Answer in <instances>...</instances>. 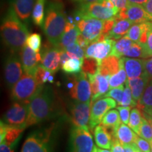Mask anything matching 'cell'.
I'll return each instance as SVG.
<instances>
[{
    "label": "cell",
    "instance_id": "33",
    "mask_svg": "<svg viewBox=\"0 0 152 152\" xmlns=\"http://www.w3.org/2000/svg\"><path fill=\"white\" fill-rule=\"evenodd\" d=\"M83 60L78 58H70L61 66L62 71L68 75H73L81 72Z\"/></svg>",
    "mask_w": 152,
    "mask_h": 152
},
{
    "label": "cell",
    "instance_id": "11",
    "mask_svg": "<svg viewBox=\"0 0 152 152\" xmlns=\"http://www.w3.org/2000/svg\"><path fill=\"white\" fill-rule=\"evenodd\" d=\"M117 104L113 98L108 96H102L92 102L89 123V128L91 132H93L95 127L99 125L105 114L110 110L115 109Z\"/></svg>",
    "mask_w": 152,
    "mask_h": 152
},
{
    "label": "cell",
    "instance_id": "8",
    "mask_svg": "<svg viewBox=\"0 0 152 152\" xmlns=\"http://www.w3.org/2000/svg\"><path fill=\"white\" fill-rule=\"evenodd\" d=\"M69 79L73 83V87L70 90L71 98L80 102H91L92 89L87 74L82 71L71 75Z\"/></svg>",
    "mask_w": 152,
    "mask_h": 152
},
{
    "label": "cell",
    "instance_id": "36",
    "mask_svg": "<svg viewBox=\"0 0 152 152\" xmlns=\"http://www.w3.org/2000/svg\"><path fill=\"white\" fill-rule=\"evenodd\" d=\"M101 61L94 58H87L85 57L83 59L82 71L87 74L95 75L99 72Z\"/></svg>",
    "mask_w": 152,
    "mask_h": 152
},
{
    "label": "cell",
    "instance_id": "22",
    "mask_svg": "<svg viewBox=\"0 0 152 152\" xmlns=\"http://www.w3.org/2000/svg\"><path fill=\"white\" fill-rule=\"evenodd\" d=\"M102 125L107 129L112 136V140L115 137L118 129L121 124V119L118 109H111L105 114L102 120Z\"/></svg>",
    "mask_w": 152,
    "mask_h": 152
},
{
    "label": "cell",
    "instance_id": "38",
    "mask_svg": "<svg viewBox=\"0 0 152 152\" xmlns=\"http://www.w3.org/2000/svg\"><path fill=\"white\" fill-rule=\"evenodd\" d=\"M52 72L45 68L42 65L39 64L36 68L34 76L39 86H43L45 83L48 82L49 77L52 75Z\"/></svg>",
    "mask_w": 152,
    "mask_h": 152
},
{
    "label": "cell",
    "instance_id": "44",
    "mask_svg": "<svg viewBox=\"0 0 152 152\" xmlns=\"http://www.w3.org/2000/svg\"><path fill=\"white\" fill-rule=\"evenodd\" d=\"M117 109L119 112L120 116H121V119L122 122L125 123V124L128 125L130 115L131 106H119L117 107Z\"/></svg>",
    "mask_w": 152,
    "mask_h": 152
},
{
    "label": "cell",
    "instance_id": "10",
    "mask_svg": "<svg viewBox=\"0 0 152 152\" xmlns=\"http://www.w3.org/2000/svg\"><path fill=\"white\" fill-rule=\"evenodd\" d=\"M91 102H80L74 100L70 104L71 122L73 127L89 130L91 113Z\"/></svg>",
    "mask_w": 152,
    "mask_h": 152
},
{
    "label": "cell",
    "instance_id": "26",
    "mask_svg": "<svg viewBox=\"0 0 152 152\" xmlns=\"http://www.w3.org/2000/svg\"><path fill=\"white\" fill-rule=\"evenodd\" d=\"M133 24L134 23L128 19L116 20L112 30L108 34V38L115 40L125 37Z\"/></svg>",
    "mask_w": 152,
    "mask_h": 152
},
{
    "label": "cell",
    "instance_id": "13",
    "mask_svg": "<svg viewBox=\"0 0 152 152\" xmlns=\"http://www.w3.org/2000/svg\"><path fill=\"white\" fill-rule=\"evenodd\" d=\"M104 20L96 18H83L76 23L80 33L90 43L97 42L103 32Z\"/></svg>",
    "mask_w": 152,
    "mask_h": 152
},
{
    "label": "cell",
    "instance_id": "46",
    "mask_svg": "<svg viewBox=\"0 0 152 152\" xmlns=\"http://www.w3.org/2000/svg\"><path fill=\"white\" fill-rule=\"evenodd\" d=\"M146 52L149 57L152 56V29L148 33V37L146 43L144 45Z\"/></svg>",
    "mask_w": 152,
    "mask_h": 152
},
{
    "label": "cell",
    "instance_id": "64",
    "mask_svg": "<svg viewBox=\"0 0 152 152\" xmlns=\"http://www.w3.org/2000/svg\"><path fill=\"white\" fill-rule=\"evenodd\" d=\"M151 58H152V56H151Z\"/></svg>",
    "mask_w": 152,
    "mask_h": 152
},
{
    "label": "cell",
    "instance_id": "29",
    "mask_svg": "<svg viewBox=\"0 0 152 152\" xmlns=\"http://www.w3.org/2000/svg\"><path fill=\"white\" fill-rule=\"evenodd\" d=\"M80 34V31L76 25L73 28L64 33L60 40L59 45L57 47L61 49H64L68 45L76 42L77 37Z\"/></svg>",
    "mask_w": 152,
    "mask_h": 152
},
{
    "label": "cell",
    "instance_id": "55",
    "mask_svg": "<svg viewBox=\"0 0 152 152\" xmlns=\"http://www.w3.org/2000/svg\"><path fill=\"white\" fill-rule=\"evenodd\" d=\"M129 3L131 4H140L144 6L147 0H128Z\"/></svg>",
    "mask_w": 152,
    "mask_h": 152
},
{
    "label": "cell",
    "instance_id": "42",
    "mask_svg": "<svg viewBox=\"0 0 152 152\" xmlns=\"http://www.w3.org/2000/svg\"><path fill=\"white\" fill-rule=\"evenodd\" d=\"M125 87L124 90V93H123V97L122 100V103L121 106H131V107H134L137 106V102L134 100L132 97V91L130 86H129L128 82L125 83Z\"/></svg>",
    "mask_w": 152,
    "mask_h": 152
},
{
    "label": "cell",
    "instance_id": "12",
    "mask_svg": "<svg viewBox=\"0 0 152 152\" xmlns=\"http://www.w3.org/2000/svg\"><path fill=\"white\" fill-rule=\"evenodd\" d=\"M24 71L22 62L16 53L11 52L7 57L4 66V75L7 87L10 90L21 78Z\"/></svg>",
    "mask_w": 152,
    "mask_h": 152
},
{
    "label": "cell",
    "instance_id": "57",
    "mask_svg": "<svg viewBox=\"0 0 152 152\" xmlns=\"http://www.w3.org/2000/svg\"><path fill=\"white\" fill-rule=\"evenodd\" d=\"M145 112V113H147L149 114V115H151V116L152 117V108L151 109H147V110H144V111H143Z\"/></svg>",
    "mask_w": 152,
    "mask_h": 152
},
{
    "label": "cell",
    "instance_id": "5",
    "mask_svg": "<svg viewBox=\"0 0 152 152\" xmlns=\"http://www.w3.org/2000/svg\"><path fill=\"white\" fill-rule=\"evenodd\" d=\"M119 9L118 8L111 9L106 7L102 2L81 3L75 14V20L76 23L83 18H96L102 20L115 18L118 14Z\"/></svg>",
    "mask_w": 152,
    "mask_h": 152
},
{
    "label": "cell",
    "instance_id": "19",
    "mask_svg": "<svg viewBox=\"0 0 152 152\" xmlns=\"http://www.w3.org/2000/svg\"><path fill=\"white\" fill-rule=\"evenodd\" d=\"M0 125V142H4L9 145L18 144L24 128L11 126L2 121Z\"/></svg>",
    "mask_w": 152,
    "mask_h": 152
},
{
    "label": "cell",
    "instance_id": "52",
    "mask_svg": "<svg viewBox=\"0 0 152 152\" xmlns=\"http://www.w3.org/2000/svg\"><path fill=\"white\" fill-rule=\"evenodd\" d=\"M123 147H124L125 152H140V151H141L135 143L130 144H124V145H123Z\"/></svg>",
    "mask_w": 152,
    "mask_h": 152
},
{
    "label": "cell",
    "instance_id": "24",
    "mask_svg": "<svg viewBox=\"0 0 152 152\" xmlns=\"http://www.w3.org/2000/svg\"><path fill=\"white\" fill-rule=\"evenodd\" d=\"M129 86H130L131 91H132V97L135 102H137L141 99L143 95L146 87L149 82V79L147 74L140 77L136 78L128 79Z\"/></svg>",
    "mask_w": 152,
    "mask_h": 152
},
{
    "label": "cell",
    "instance_id": "62",
    "mask_svg": "<svg viewBox=\"0 0 152 152\" xmlns=\"http://www.w3.org/2000/svg\"><path fill=\"white\" fill-rule=\"evenodd\" d=\"M151 28H152V22H151Z\"/></svg>",
    "mask_w": 152,
    "mask_h": 152
},
{
    "label": "cell",
    "instance_id": "25",
    "mask_svg": "<svg viewBox=\"0 0 152 152\" xmlns=\"http://www.w3.org/2000/svg\"><path fill=\"white\" fill-rule=\"evenodd\" d=\"M94 140L97 147L102 149H109L112 145V136L105 127L98 125L94 130Z\"/></svg>",
    "mask_w": 152,
    "mask_h": 152
},
{
    "label": "cell",
    "instance_id": "61",
    "mask_svg": "<svg viewBox=\"0 0 152 152\" xmlns=\"http://www.w3.org/2000/svg\"><path fill=\"white\" fill-rule=\"evenodd\" d=\"M151 152H152V144H151Z\"/></svg>",
    "mask_w": 152,
    "mask_h": 152
},
{
    "label": "cell",
    "instance_id": "53",
    "mask_svg": "<svg viewBox=\"0 0 152 152\" xmlns=\"http://www.w3.org/2000/svg\"><path fill=\"white\" fill-rule=\"evenodd\" d=\"M143 7L148 14L152 16V0H147V1Z\"/></svg>",
    "mask_w": 152,
    "mask_h": 152
},
{
    "label": "cell",
    "instance_id": "60",
    "mask_svg": "<svg viewBox=\"0 0 152 152\" xmlns=\"http://www.w3.org/2000/svg\"><path fill=\"white\" fill-rule=\"evenodd\" d=\"M92 152H98V148L96 146H94V148H93Z\"/></svg>",
    "mask_w": 152,
    "mask_h": 152
},
{
    "label": "cell",
    "instance_id": "39",
    "mask_svg": "<svg viewBox=\"0 0 152 152\" xmlns=\"http://www.w3.org/2000/svg\"><path fill=\"white\" fill-rule=\"evenodd\" d=\"M96 77L98 81L99 98H100L104 96V95L110 90L109 83V79L110 77L107 75H102L99 72H98L97 73H96Z\"/></svg>",
    "mask_w": 152,
    "mask_h": 152
},
{
    "label": "cell",
    "instance_id": "54",
    "mask_svg": "<svg viewBox=\"0 0 152 152\" xmlns=\"http://www.w3.org/2000/svg\"><path fill=\"white\" fill-rule=\"evenodd\" d=\"M75 2L81 3H92V2H102L103 0H72Z\"/></svg>",
    "mask_w": 152,
    "mask_h": 152
},
{
    "label": "cell",
    "instance_id": "58",
    "mask_svg": "<svg viewBox=\"0 0 152 152\" xmlns=\"http://www.w3.org/2000/svg\"><path fill=\"white\" fill-rule=\"evenodd\" d=\"M98 152H111V151H109V149H102V148H98Z\"/></svg>",
    "mask_w": 152,
    "mask_h": 152
},
{
    "label": "cell",
    "instance_id": "4",
    "mask_svg": "<svg viewBox=\"0 0 152 152\" xmlns=\"http://www.w3.org/2000/svg\"><path fill=\"white\" fill-rule=\"evenodd\" d=\"M56 125L35 130L30 133L23 143L20 152H53Z\"/></svg>",
    "mask_w": 152,
    "mask_h": 152
},
{
    "label": "cell",
    "instance_id": "51",
    "mask_svg": "<svg viewBox=\"0 0 152 152\" xmlns=\"http://www.w3.org/2000/svg\"><path fill=\"white\" fill-rule=\"evenodd\" d=\"M110 1H111L114 6L119 10L126 8L128 4V0H110Z\"/></svg>",
    "mask_w": 152,
    "mask_h": 152
},
{
    "label": "cell",
    "instance_id": "49",
    "mask_svg": "<svg viewBox=\"0 0 152 152\" xmlns=\"http://www.w3.org/2000/svg\"><path fill=\"white\" fill-rule=\"evenodd\" d=\"M76 42L78 44V45L82 47V48L84 49L85 50L87 48V47H88L90 44V42L87 40L86 38H85L84 36L82 35L81 33L80 34V35H78V37H77V41H76Z\"/></svg>",
    "mask_w": 152,
    "mask_h": 152
},
{
    "label": "cell",
    "instance_id": "59",
    "mask_svg": "<svg viewBox=\"0 0 152 152\" xmlns=\"http://www.w3.org/2000/svg\"><path fill=\"white\" fill-rule=\"evenodd\" d=\"M48 82H49V83H54V76L52 75V74L49 77Z\"/></svg>",
    "mask_w": 152,
    "mask_h": 152
},
{
    "label": "cell",
    "instance_id": "30",
    "mask_svg": "<svg viewBox=\"0 0 152 152\" xmlns=\"http://www.w3.org/2000/svg\"><path fill=\"white\" fill-rule=\"evenodd\" d=\"M127 77H128V76H127L126 71H125V70L124 64H123V63L122 64H121V68H120L119 71H118L117 73L113 74V75L110 76L109 79L110 90L125 84V83L128 80H127Z\"/></svg>",
    "mask_w": 152,
    "mask_h": 152
},
{
    "label": "cell",
    "instance_id": "34",
    "mask_svg": "<svg viewBox=\"0 0 152 152\" xmlns=\"http://www.w3.org/2000/svg\"><path fill=\"white\" fill-rule=\"evenodd\" d=\"M142 118H143V115H142L141 110L138 108H133L130 112V119H129L128 125L137 134L140 132Z\"/></svg>",
    "mask_w": 152,
    "mask_h": 152
},
{
    "label": "cell",
    "instance_id": "56",
    "mask_svg": "<svg viewBox=\"0 0 152 152\" xmlns=\"http://www.w3.org/2000/svg\"><path fill=\"white\" fill-rule=\"evenodd\" d=\"M141 111H142V110H141ZM142 115H143V116L145 118L147 119L148 121H149V123H150V125H151V126L152 128V117L151 116V115H149V114L145 113V112L143 111H142Z\"/></svg>",
    "mask_w": 152,
    "mask_h": 152
},
{
    "label": "cell",
    "instance_id": "14",
    "mask_svg": "<svg viewBox=\"0 0 152 152\" xmlns=\"http://www.w3.org/2000/svg\"><path fill=\"white\" fill-rule=\"evenodd\" d=\"M120 19H128L134 24L152 21V16L148 14L142 5L128 2L126 8L119 10L115 17V20Z\"/></svg>",
    "mask_w": 152,
    "mask_h": 152
},
{
    "label": "cell",
    "instance_id": "23",
    "mask_svg": "<svg viewBox=\"0 0 152 152\" xmlns=\"http://www.w3.org/2000/svg\"><path fill=\"white\" fill-rule=\"evenodd\" d=\"M123 58L110 55L101 61L99 72L104 75L111 76L119 71Z\"/></svg>",
    "mask_w": 152,
    "mask_h": 152
},
{
    "label": "cell",
    "instance_id": "50",
    "mask_svg": "<svg viewBox=\"0 0 152 152\" xmlns=\"http://www.w3.org/2000/svg\"><path fill=\"white\" fill-rule=\"evenodd\" d=\"M16 145L17 144L9 145L4 142H0V152H14Z\"/></svg>",
    "mask_w": 152,
    "mask_h": 152
},
{
    "label": "cell",
    "instance_id": "27",
    "mask_svg": "<svg viewBox=\"0 0 152 152\" xmlns=\"http://www.w3.org/2000/svg\"><path fill=\"white\" fill-rule=\"evenodd\" d=\"M137 136V134H136L128 125L123 123L120 125L115 134V137L123 145L134 143Z\"/></svg>",
    "mask_w": 152,
    "mask_h": 152
},
{
    "label": "cell",
    "instance_id": "6",
    "mask_svg": "<svg viewBox=\"0 0 152 152\" xmlns=\"http://www.w3.org/2000/svg\"><path fill=\"white\" fill-rule=\"evenodd\" d=\"M42 87L38 85L33 74L24 73L11 89V98L14 102L30 104Z\"/></svg>",
    "mask_w": 152,
    "mask_h": 152
},
{
    "label": "cell",
    "instance_id": "40",
    "mask_svg": "<svg viewBox=\"0 0 152 152\" xmlns=\"http://www.w3.org/2000/svg\"><path fill=\"white\" fill-rule=\"evenodd\" d=\"M138 135L149 142L150 144H152V128L149 121L144 116Z\"/></svg>",
    "mask_w": 152,
    "mask_h": 152
},
{
    "label": "cell",
    "instance_id": "48",
    "mask_svg": "<svg viewBox=\"0 0 152 152\" xmlns=\"http://www.w3.org/2000/svg\"><path fill=\"white\" fill-rule=\"evenodd\" d=\"M144 66L145 73L149 77V80H152V58L144 60Z\"/></svg>",
    "mask_w": 152,
    "mask_h": 152
},
{
    "label": "cell",
    "instance_id": "28",
    "mask_svg": "<svg viewBox=\"0 0 152 152\" xmlns=\"http://www.w3.org/2000/svg\"><path fill=\"white\" fill-rule=\"evenodd\" d=\"M134 42L131 40L130 39L125 36L118 39L117 41L115 40L111 55L117 56L118 58H122L124 56L125 52L130 48V47Z\"/></svg>",
    "mask_w": 152,
    "mask_h": 152
},
{
    "label": "cell",
    "instance_id": "32",
    "mask_svg": "<svg viewBox=\"0 0 152 152\" xmlns=\"http://www.w3.org/2000/svg\"><path fill=\"white\" fill-rule=\"evenodd\" d=\"M137 106L142 111L152 108V80H149L143 95L137 102Z\"/></svg>",
    "mask_w": 152,
    "mask_h": 152
},
{
    "label": "cell",
    "instance_id": "9",
    "mask_svg": "<svg viewBox=\"0 0 152 152\" xmlns=\"http://www.w3.org/2000/svg\"><path fill=\"white\" fill-rule=\"evenodd\" d=\"M29 114V104L14 102L7 110L1 121L6 124L18 128H26Z\"/></svg>",
    "mask_w": 152,
    "mask_h": 152
},
{
    "label": "cell",
    "instance_id": "31",
    "mask_svg": "<svg viewBox=\"0 0 152 152\" xmlns=\"http://www.w3.org/2000/svg\"><path fill=\"white\" fill-rule=\"evenodd\" d=\"M45 0H36L32 13V19L37 26H42L45 20Z\"/></svg>",
    "mask_w": 152,
    "mask_h": 152
},
{
    "label": "cell",
    "instance_id": "21",
    "mask_svg": "<svg viewBox=\"0 0 152 152\" xmlns=\"http://www.w3.org/2000/svg\"><path fill=\"white\" fill-rule=\"evenodd\" d=\"M123 59L128 79L140 77L146 74L144 60L128 57H123Z\"/></svg>",
    "mask_w": 152,
    "mask_h": 152
},
{
    "label": "cell",
    "instance_id": "7",
    "mask_svg": "<svg viewBox=\"0 0 152 152\" xmlns=\"http://www.w3.org/2000/svg\"><path fill=\"white\" fill-rule=\"evenodd\" d=\"M94 147L92 136L89 130L72 127L68 152H92Z\"/></svg>",
    "mask_w": 152,
    "mask_h": 152
},
{
    "label": "cell",
    "instance_id": "45",
    "mask_svg": "<svg viewBox=\"0 0 152 152\" xmlns=\"http://www.w3.org/2000/svg\"><path fill=\"white\" fill-rule=\"evenodd\" d=\"M137 144L140 151L142 152H151V144L148 141L141 137L137 136L134 142Z\"/></svg>",
    "mask_w": 152,
    "mask_h": 152
},
{
    "label": "cell",
    "instance_id": "63",
    "mask_svg": "<svg viewBox=\"0 0 152 152\" xmlns=\"http://www.w3.org/2000/svg\"><path fill=\"white\" fill-rule=\"evenodd\" d=\"M140 152H142V151H140Z\"/></svg>",
    "mask_w": 152,
    "mask_h": 152
},
{
    "label": "cell",
    "instance_id": "41",
    "mask_svg": "<svg viewBox=\"0 0 152 152\" xmlns=\"http://www.w3.org/2000/svg\"><path fill=\"white\" fill-rule=\"evenodd\" d=\"M26 44L35 52H39L42 46L41 35L38 33L31 34L28 37Z\"/></svg>",
    "mask_w": 152,
    "mask_h": 152
},
{
    "label": "cell",
    "instance_id": "18",
    "mask_svg": "<svg viewBox=\"0 0 152 152\" xmlns=\"http://www.w3.org/2000/svg\"><path fill=\"white\" fill-rule=\"evenodd\" d=\"M152 29L151 21L133 24L125 37L134 42L144 45L147 42L148 33Z\"/></svg>",
    "mask_w": 152,
    "mask_h": 152
},
{
    "label": "cell",
    "instance_id": "20",
    "mask_svg": "<svg viewBox=\"0 0 152 152\" xmlns=\"http://www.w3.org/2000/svg\"><path fill=\"white\" fill-rule=\"evenodd\" d=\"M35 0H11V7L19 18L24 23L29 22Z\"/></svg>",
    "mask_w": 152,
    "mask_h": 152
},
{
    "label": "cell",
    "instance_id": "47",
    "mask_svg": "<svg viewBox=\"0 0 152 152\" xmlns=\"http://www.w3.org/2000/svg\"><path fill=\"white\" fill-rule=\"evenodd\" d=\"M111 152H125L123 145L117 138H113L112 140L111 145Z\"/></svg>",
    "mask_w": 152,
    "mask_h": 152
},
{
    "label": "cell",
    "instance_id": "15",
    "mask_svg": "<svg viewBox=\"0 0 152 152\" xmlns=\"http://www.w3.org/2000/svg\"><path fill=\"white\" fill-rule=\"evenodd\" d=\"M114 42V39L107 38L104 41L91 43L85 49V57L94 58L102 61L104 58L111 55Z\"/></svg>",
    "mask_w": 152,
    "mask_h": 152
},
{
    "label": "cell",
    "instance_id": "17",
    "mask_svg": "<svg viewBox=\"0 0 152 152\" xmlns=\"http://www.w3.org/2000/svg\"><path fill=\"white\" fill-rule=\"evenodd\" d=\"M61 49L56 47L43 51L41 54V65L50 71L52 74L56 73L61 66Z\"/></svg>",
    "mask_w": 152,
    "mask_h": 152
},
{
    "label": "cell",
    "instance_id": "16",
    "mask_svg": "<svg viewBox=\"0 0 152 152\" xmlns=\"http://www.w3.org/2000/svg\"><path fill=\"white\" fill-rule=\"evenodd\" d=\"M20 55L24 73L34 75L39 63L41 62L42 56L40 53L36 52L28 45H25L20 51Z\"/></svg>",
    "mask_w": 152,
    "mask_h": 152
},
{
    "label": "cell",
    "instance_id": "37",
    "mask_svg": "<svg viewBox=\"0 0 152 152\" xmlns=\"http://www.w3.org/2000/svg\"><path fill=\"white\" fill-rule=\"evenodd\" d=\"M64 50L68 53L71 58H78L83 60L85 57V50L77 42L73 43L66 47Z\"/></svg>",
    "mask_w": 152,
    "mask_h": 152
},
{
    "label": "cell",
    "instance_id": "3",
    "mask_svg": "<svg viewBox=\"0 0 152 152\" xmlns=\"http://www.w3.org/2000/svg\"><path fill=\"white\" fill-rule=\"evenodd\" d=\"M64 4L59 1H52L47 4L46 16L42 28L48 41L54 47L59 45L67 23Z\"/></svg>",
    "mask_w": 152,
    "mask_h": 152
},
{
    "label": "cell",
    "instance_id": "35",
    "mask_svg": "<svg viewBox=\"0 0 152 152\" xmlns=\"http://www.w3.org/2000/svg\"><path fill=\"white\" fill-rule=\"evenodd\" d=\"M123 57H128V58H148L147 52L144 48V45L138 42H134L130 48L125 52Z\"/></svg>",
    "mask_w": 152,
    "mask_h": 152
},
{
    "label": "cell",
    "instance_id": "2",
    "mask_svg": "<svg viewBox=\"0 0 152 152\" xmlns=\"http://www.w3.org/2000/svg\"><path fill=\"white\" fill-rule=\"evenodd\" d=\"M1 36L3 42L13 53L21 51L29 36L27 27L11 7L1 21Z\"/></svg>",
    "mask_w": 152,
    "mask_h": 152
},
{
    "label": "cell",
    "instance_id": "43",
    "mask_svg": "<svg viewBox=\"0 0 152 152\" xmlns=\"http://www.w3.org/2000/svg\"><path fill=\"white\" fill-rule=\"evenodd\" d=\"M125 86L124 85H123L120 87H115V88L111 89L109 92L104 95V96H108V97L113 98V99L117 102V104H118L119 106H121V103H122Z\"/></svg>",
    "mask_w": 152,
    "mask_h": 152
},
{
    "label": "cell",
    "instance_id": "1",
    "mask_svg": "<svg viewBox=\"0 0 152 152\" xmlns=\"http://www.w3.org/2000/svg\"><path fill=\"white\" fill-rule=\"evenodd\" d=\"M58 114V97L54 88L48 85H43L30 101L26 128L54 118Z\"/></svg>",
    "mask_w": 152,
    "mask_h": 152
}]
</instances>
